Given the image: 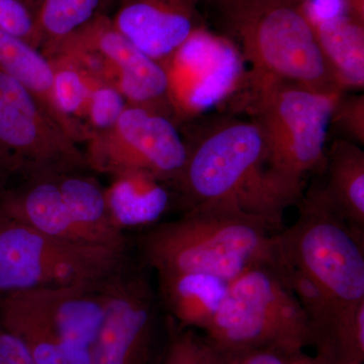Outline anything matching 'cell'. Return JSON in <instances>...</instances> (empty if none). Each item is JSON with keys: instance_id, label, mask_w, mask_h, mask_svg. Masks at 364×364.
Masks as SVG:
<instances>
[{"instance_id": "6da1fadb", "label": "cell", "mask_w": 364, "mask_h": 364, "mask_svg": "<svg viewBox=\"0 0 364 364\" xmlns=\"http://www.w3.org/2000/svg\"><path fill=\"white\" fill-rule=\"evenodd\" d=\"M184 141L188 157L171 183L184 210L225 205L274 228L286 208L303 196L269 168L262 133L253 119H207Z\"/></svg>"}, {"instance_id": "7a4b0ae2", "label": "cell", "mask_w": 364, "mask_h": 364, "mask_svg": "<svg viewBox=\"0 0 364 364\" xmlns=\"http://www.w3.org/2000/svg\"><path fill=\"white\" fill-rule=\"evenodd\" d=\"M264 220L225 205H200L150 228L139 241L157 274L196 272L232 282L249 267L274 263L277 235Z\"/></svg>"}, {"instance_id": "3957f363", "label": "cell", "mask_w": 364, "mask_h": 364, "mask_svg": "<svg viewBox=\"0 0 364 364\" xmlns=\"http://www.w3.org/2000/svg\"><path fill=\"white\" fill-rule=\"evenodd\" d=\"M246 107L259 127L269 168L303 193L308 174L325 165L330 117L338 95L249 73Z\"/></svg>"}, {"instance_id": "277c9868", "label": "cell", "mask_w": 364, "mask_h": 364, "mask_svg": "<svg viewBox=\"0 0 364 364\" xmlns=\"http://www.w3.org/2000/svg\"><path fill=\"white\" fill-rule=\"evenodd\" d=\"M203 331L208 346L219 350L299 351L312 344L308 318L275 262L253 265L232 280Z\"/></svg>"}, {"instance_id": "5b68a950", "label": "cell", "mask_w": 364, "mask_h": 364, "mask_svg": "<svg viewBox=\"0 0 364 364\" xmlns=\"http://www.w3.org/2000/svg\"><path fill=\"white\" fill-rule=\"evenodd\" d=\"M299 203L298 221L277 235V253L342 312L355 310L364 303L363 230L335 214L314 188Z\"/></svg>"}, {"instance_id": "8992f818", "label": "cell", "mask_w": 364, "mask_h": 364, "mask_svg": "<svg viewBox=\"0 0 364 364\" xmlns=\"http://www.w3.org/2000/svg\"><path fill=\"white\" fill-rule=\"evenodd\" d=\"M126 267L124 250L62 240L0 215V299L102 282Z\"/></svg>"}, {"instance_id": "52a82bcc", "label": "cell", "mask_w": 364, "mask_h": 364, "mask_svg": "<svg viewBox=\"0 0 364 364\" xmlns=\"http://www.w3.org/2000/svg\"><path fill=\"white\" fill-rule=\"evenodd\" d=\"M251 73L329 95L343 93L318 44L305 0H284L251 14L232 31Z\"/></svg>"}, {"instance_id": "ba28073f", "label": "cell", "mask_w": 364, "mask_h": 364, "mask_svg": "<svg viewBox=\"0 0 364 364\" xmlns=\"http://www.w3.org/2000/svg\"><path fill=\"white\" fill-rule=\"evenodd\" d=\"M90 170L78 144L23 86L0 71V174L26 179Z\"/></svg>"}, {"instance_id": "9c48e42d", "label": "cell", "mask_w": 364, "mask_h": 364, "mask_svg": "<svg viewBox=\"0 0 364 364\" xmlns=\"http://www.w3.org/2000/svg\"><path fill=\"white\" fill-rule=\"evenodd\" d=\"M55 53L75 57L114 85L128 105L164 114L174 121L164 67L124 37L107 14H98L43 54L48 57Z\"/></svg>"}, {"instance_id": "30bf717a", "label": "cell", "mask_w": 364, "mask_h": 364, "mask_svg": "<svg viewBox=\"0 0 364 364\" xmlns=\"http://www.w3.org/2000/svg\"><path fill=\"white\" fill-rule=\"evenodd\" d=\"M88 168L98 173L145 171L171 184L186 164V141L173 119L128 105L111 128L85 143Z\"/></svg>"}, {"instance_id": "8fae6325", "label": "cell", "mask_w": 364, "mask_h": 364, "mask_svg": "<svg viewBox=\"0 0 364 364\" xmlns=\"http://www.w3.org/2000/svg\"><path fill=\"white\" fill-rule=\"evenodd\" d=\"M168 77L174 122H189L231 95L245 81L240 53L205 28L162 64Z\"/></svg>"}, {"instance_id": "7c38bea8", "label": "cell", "mask_w": 364, "mask_h": 364, "mask_svg": "<svg viewBox=\"0 0 364 364\" xmlns=\"http://www.w3.org/2000/svg\"><path fill=\"white\" fill-rule=\"evenodd\" d=\"M154 320L149 284L124 267L107 280L104 318L90 364H147Z\"/></svg>"}, {"instance_id": "4fadbf2b", "label": "cell", "mask_w": 364, "mask_h": 364, "mask_svg": "<svg viewBox=\"0 0 364 364\" xmlns=\"http://www.w3.org/2000/svg\"><path fill=\"white\" fill-rule=\"evenodd\" d=\"M200 0H122L112 23L144 54L162 64L205 28Z\"/></svg>"}, {"instance_id": "5bb4252c", "label": "cell", "mask_w": 364, "mask_h": 364, "mask_svg": "<svg viewBox=\"0 0 364 364\" xmlns=\"http://www.w3.org/2000/svg\"><path fill=\"white\" fill-rule=\"evenodd\" d=\"M109 279L33 291L54 328L66 364L91 363L104 318Z\"/></svg>"}, {"instance_id": "9a60e30c", "label": "cell", "mask_w": 364, "mask_h": 364, "mask_svg": "<svg viewBox=\"0 0 364 364\" xmlns=\"http://www.w3.org/2000/svg\"><path fill=\"white\" fill-rule=\"evenodd\" d=\"M57 174L30 177L13 188H2L0 215L55 238L95 245L72 215Z\"/></svg>"}, {"instance_id": "2e32d148", "label": "cell", "mask_w": 364, "mask_h": 364, "mask_svg": "<svg viewBox=\"0 0 364 364\" xmlns=\"http://www.w3.org/2000/svg\"><path fill=\"white\" fill-rule=\"evenodd\" d=\"M0 71L23 86L74 142L86 143L88 135L85 128L60 109L51 63L39 49L0 30Z\"/></svg>"}, {"instance_id": "e0dca14e", "label": "cell", "mask_w": 364, "mask_h": 364, "mask_svg": "<svg viewBox=\"0 0 364 364\" xmlns=\"http://www.w3.org/2000/svg\"><path fill=\"white\" fill-rule=\"evenodd\" d=\"M168 182L145 171L121 172L105 188L107 212L112 224L124 232L156 224L172 203Z\"/></svg>"}, {"instance_id": "ac0fdd59", "label": "cell", "mask_w": 364, "mask_h": 364, "mask_svg": "<svg viewBox=\"0 0 364 364\" xmlns=\"http://www.w3.org/2000/svg\"><path fill=\"white\" fill-rule=\"evenodd\" d=\"M326 181L315 186L318 196L351 226L364 228V151L337 138L326 152Z\"/></svg>"}, {"instance_id": "d6986e66", "label": "cell", "mask_w": 364, "mask_h": 364, "mask_svg": "<svg viewBox=\"0 0 364 364\" xmlns=\"http://www.w3.org/2000/svg\"><path fill=\"white\" fill-rule=\"evenodd\" d=\"M158 275L160 296L181 329L203 330L215 317L230 282L205 273H161Z\"/></svg>"}, {"instance_id": "ffe728a7", "label": "cell", "mask_w": 364, "mask_h": 364, "mask_svg": "<svg viewBox=\"0 0 364 364\" xmlns=\"http://www.w3.org/2000/svg\"><path fill=\"white\" fill-rule=\"evenodd\" d=\"M311 18L323 56L342 90H363V16L350 11L318 21Z\"/></svg>"}, {"instance_id": "44dd1931", "label": "cell", "mask_w": 364, "mask_h": 364, "mask_svg": "<svg viewBox=\"0 0 364 364\" xmlns=\"http://www.w3.org/2000/svg\"><path fill=\"white\" fill-rule=\"evenodd\" d=\"M0 326L25 345L36 364H66L54 328L35 291L0 299Z\"/></svg>"}, {"instance_id": "7402d4cb", "label": "cell", "mask_w": 364, "mask_h": 364, "mask_svg": "<svg viewBox=\"0 0 364 364\" xmlns=\"http://www.w3.org/2000/svg\"><path fill=\"white\" fill-rule=\"evenodd\" d=\"M112 0H42L36 14L41 52L54 46L102 13Z\"/></svg>"}, {"instance_id": "603a6c76", "label": "cell", "mask_w": 364, "mask_h": 364, "mask_svg": "<svg viewBox=\"0 0 364 364\" xmlns=\"http://www.w3.org/2000/svg\"><path fill=\"white\" fill-rule=\"evenodd\" d=\"M47 58L54 72L55 92L60 109L86 131L85 119L90 86L85 66L75 57L64 53H55Z\"/></svg>"}, {"instance_id": "cb8c5ba5", "label": "cell", "mask_w": 364, "mask_h": 364, "mask_svg": "<svg viewBox=\"0 0 364 364\" xmlns=\"http://www.w3.org/2000/svg\"><path fill=\"white\" fill-rule=\"evenodd\" d=\"M85 68L90 86L85 127L90 139L95 134L107 130L114 126L128 107V104L123 95L114 85L85 66Z\"/></svg>"}, {"instance_id": "d4e9b609", "label": "cell", "mask_w": 364, "mask_h": 364, "mask_svg": "<svg viewBox=\"0 0 364 364\" xmlns=\"http://www.w3.org/2000/svg\"><path fill=\"white\" fill-rule=\"evenodd\" d=\"M207 343V342H205ZM212 364H331L321 354H306L304 350L284 351L272 348L219 350L208 346Z\"/></svg>"}, {"instance_id": "484cf974", "label": "cell", "mask_w": 364, "mask_h": 364, "mask_svg": "<svg viewBox=\"0 0 364 364\" xmlns=\"http://www.w3.org/2000/svg\"><path fill=\"white\" fill-rule=\"evenodd\" d=\"M329 130L340 139L356 145H364V95L341 93L335 100Z\"/></svg>"}, {"instance_id": "4316f807", "label": "cell", "mask_w": 364, "mask_h": 364, "mask_svg": "<svg viewBox=\"0 0 364 364\" xmlns=\"http://www.w3.org/2000/svg\"><path fill=\"white\" fill-rule=\"evenodd\" d=\"M0 30L26 41L41 51L42 40L36 16L20 0H0Z\"/></svg>"}, {"instance_id": "83f0119b", "label": "cell", "mask_w": 364, "mask_h": 364, "mask_svg": "<svg viewBox=\"0 0 364 364\" xmlns=\"http://www.w3.org/2000/svg\"><path fill=\"white\" fill-rule=\"evenodd\" d=\"M161 364H212V359L205 340L186 329L174 333Z\"/></svg>"}, {"instance_id": "f1b7e54d", "label": "cell", "mask_w": 364, "mask_h": 364, "mask_svg": "<svg viewBox=\"0 0 364 364\" xmlns=\"http://www.w3.org/2000/svg\"><path fill=\"white\" fill-rule=\"evenodd\" d=\"M284 0H200L218 16L228 32L260 9Z\"/></svg>"}, {"instance_id": "f546056e", "label": "cell", "mask_w": 364, "mask_h": 364, "mask_svg": "<svg viewBox=\"0 0 364 364\" xmlns=\"http://www.w3.org/2000/svg\"><path fill=\"white\" fill-rule=\"evenodd\" d=\"M0 364H36L14 335L0 326Z\"/></svg>"}, {"instance_id": "4dcf8cb0", "label": "cell", "mask_w": 364, "mask_h": 364, "mask_svg": "<svg viewBox=\"0 0 364 364\" xmlns=\"http://www.w3.org/2000/svg\"><path fill=\"white\" fill-rule=\"evenodd\" d=\"M20 1L21 4H25V6L28 7V9H30V11L36 16L42 0H20Z\"/></svg>"}, {"instance_id": "1f68e13d", "label": "cell", "mask_w": 364, "mask_h": 364, "mask_svg": "<svg viewBox=\"0 0 364 364\" xmlns=\"http://www.w3.org/2000/svg\"><path fill=\"white\" fill-rule=\"evenodd\" d=\"M331 364H361V363H348V361H337V363H332Z\"/></svg>"}, {"instance_id": "d6a6232c", "label": "cell", "mask_w": 364, "mask_h": 364, "mask_svg": "<svg viewBox=\"0 0 364 364\" xmlns=\"http://www.w3.org/2000/svg\"><path fill=\"white\" fill-rule=\"evenodd\" d=\"M2 188H4V184H2V181H0V191H1Z\"/></svg>"}, {"instance_id": "836d02e7", "label": "cell", "mask_w": 364, "mask_h": 364, "mask_svg": "<svg viewBox=\"0 0 364 364\" xmlns=\"http://www.w3.org/2000/svg\"><path fill=\"white\" fill-rule=\"evenodd\" d=\"M0 181H2V176L0 174Z\"/></svg>"}, {"instance_id": "e575fe53", "label": "cell", "mask_w": 364, "mask_h": 364, "mask_svg": "<svg viewBox=\"0 0 364 364\" xmlns=\"http://www.w3.org/2000/svg\"></svg>"}]
</instances>
